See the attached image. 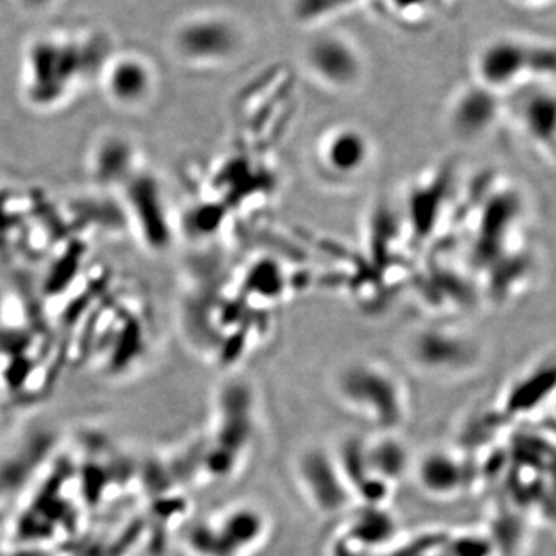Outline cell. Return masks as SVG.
Returning <instances> with one entry per match:
<instances>
[{
  "label": "cell",
  "instance_id": "6da1fadb",
  "mask_svg": "<svg viewBox=\"0 0 556 556\" xmlns=\"http://www.w3.org/2000/svg\"><path fill=\"white\" fill-rule=\"evenodd\" d=\"M554 50L518 38H497L479 51L477 75L493 91L511 89L526 76H552Z\"/></svg>",
  "mask_w": 556,
  "mask_h": 556
},
{
  "label": "cell",
  "instance_id": "7a4b0ae2",
  "mask_svg": "<svg viewBox=\"0 0 556 556\" xmlns=\"http://www.w3.org/2000/svg\"><path fill=\"white\" fill-rule=\"evenodd\" d=\"M376 365H351L339 378V393L351 407L382 428L399 427L405 417L404 391Z\"/></svg>",
  "mask_w": 556,
  "mask_h": 556
},
{
  "label": "cell",
  "instance_id": "3957f363",
  "mask_svg": "<svg viewBox=\"0 0 556 556\" xmlns=\"http://www.w3.org/2000/svg\"><path fill=\"white\" fill-rule=\"evenodd\" d=\"M371 159V141L353 126L332 127L317 141V166L329 179L348 181L357 178L367 169Z\"/></svg>",
  "mask_w": 556,
  "mask_h": 556
},
{
  "label": "cell",
  "instance_id": "277c9868",
  "mask_svg": "<svg viewBox=\"0 0 556 556\" xmlns=\"http://www.w3.org/2000/svg\"><path fill=\"white\" fill-rule=\"evenodd\" d=\"M305 64L314 78L336 90L356 86L364 70L356 47L338 35H324L311 40L305 50Z\"/></svg>",
  "mask_w": 556,
  "mask_h": 556
},
{
  "label": "cell",
  "instance_id": "5b68a950",
  "mask_svg": "<svg viewBox=\"0 0 556 556\" xmlns=\"http://www.w3.org/2000/svg\"><path fill=\"white\" fill-rule=\"evenodd\" d=\"M300 473L302 484L317 508L327 514H336L345 508L353 490L348 484L338 460L325 452L313 450L303 456Z\"/></svg>",
  "mask_w": 556,
  "mask_h": 556
},
{
  "label": "cell",
  "instance_id": "8992f818",
  "mask_svg": "<svg viewBox=\"0 0 556 556\" xmlns=\"http://www.w3.org/2000/svg\"><path fill=\"white\" fill-rule=\"evenodd\" d=\"M240 33L222 17H208L190 24L179 35V49L185 56L200 62L229 60L240 47Z\"/></svg>",
  "mask_w": 556,
  "mask_h": 556
},
{
  "label": "cell",
  "instance_id": "52a82bcc",
  "mask_svg": "<svg viewBox=\"0 0 556 556\" xmlns=\"http://www.w3.org/2000/svg\"><path fill=\"white\" fill-rule=\"evenodd\" d=\"M500 110L501 101L496 91L477 84L460 91L453 101L450 126L457 137L481 138L495 126Z\"/></svg>",
  "mask_w": 556,
  "mask_h": 556
},
{
  "label": "cell",
  "instance_id": "ba28073f",
  "mask_svg": "<svg viewBox=\"0 0 556 556\" xmlns=\"http://www.w3.org/2000/svg\"><path fill=\"white\" fill-rule=\"evenodd\" d=\"M412 354L417 364L428 369H455L468 364L471 345L466 339L445 331L428 329L419 332L412 343Z\"/></svg>",
  "mask_w": 556,
  "mask_h": 556
},
{
  "label": "cell",
  "instance_id": "9c48e42d",
  "mask_svg": "<svg viewBox=\"0 0 556 556\" xmlns=\"http://www.w3.org/2000/svg\"><path fill=\"white\" fill-rule=\"evenodd\" d=\"M518 119L538 144L554 146L555 100L552 91L536 89L525 94L518 102Z\"/></svg>",
  "mask_w": 556,
  "mask_h": 556
},
{
  "label": "cell",
  "instance_id": "30bf717a",
  "mask_svg": "<svg viewBox=\"0 0 556 556\" xmlns=\"http://www.w3.org/2000/svg\"><path fill=\"white\" fill-rule=\"evenodd\" d=\"M108 90L119 104H139L149 94L150 72L141 61H118L110 68Z\"/></svg>",
  "mask_w": 556,
  "mask_h": 556
},
{
  "label": "cell",
  "instance_id": "8fae6325",
  "mask_svg": "<svg viewBox=\"0 0 556 556\" xmlns=\"http://www.w3.org/2000/svg\"><path fill=\"white\" fill-rule=\"evenodd\" d=\"M463 475L464 468L452 456L430 455L419 467V481L438 496L456 492L463 484Z\"/></svg>",
  "mask_w": 556,
  "mask_h": 556
},
{
  "label": "cell",
  "instance_id": "7c38bea8",
  "mask_svg": "<svg viewBox=\"0 0 556 556\" xmlns=\"http://www.w3.org/2000/svg\"><path fill=\"white\" fill-rule=\"evenodd\" d=\"M365 457L369 467V473L379 475L386 484L405 473L408 457L405 448L397 441L382 439L376 444H369L365 448Z\"/></svg>",
  "mask_w": 556,
  "mask_h": 556
},
{
  "label": "cell",
  "instance_id": "4fadbf2b",
  "mask_svg": "<svg viewBox=\"0 0 556 556\" xmlns=\"http://www.w3.org/2000/svg\"><path fill=\"white\" fill-rule=\"evenodd\" d=\"M354 2L357 0H295L294 14L300 21H317Z\"/></svg>",
  "mask_w": 556,
  "mask_h": 556
},
{
  "label": "cell",
  "instance_id": "5bb4252c",
  "mask_svg": "<svg viewBox=\"0 0 556 556\" xmlns=\"http://www.w3.org/2000/svg\"><path fill=\"white\" fill-rule=\"evenodd\" d=\"M521 2L535 3V2H544V0H521Z\"/></svg>",
  "mask_w": 556,
  "mask_h": 556
}]
</instances>
